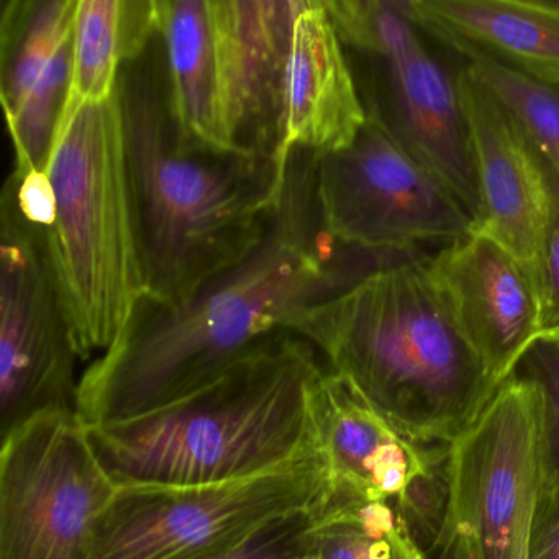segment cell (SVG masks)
Returning <instances> with one entry per match:
<instances>
[{
	"label": "cell",
	"instance_id": "4316f807",
	"mask_svg": "<svg viewBox=\"0 0 559 559\" xmlns=\"http://www.w3.org/2000/svg\"><path fill=\"white\" fill-rule=\"evenodd\" d=\"M543 163L548 175L549 217L533 280L542 310V335H545L559 329V171L545 159Z\"/></svg>",
	"mask_w": 559,
	"mask_h": 559
},
{
	"label": "cell",
	"instance_id": "4fadbf2b",
	"mask_svg": "<svg viewBox=\"0 0 559 559\" xmlns=\"http://www.w3.org/2000/svg\"><path fill=\"white\" fill-rule=\"evenodd\" d=\"M427 263L457 329L493 384H502L542 336L538 293L528 267L474 228Z\"/></svg>",
	"mask_w": 559,
	"mask_h": 559
},
{
	"label": "cell",
	"instance_id": "d6986e66",
	"mask_svg": "<svg viewBox=\"0 0 559 559\" xmlns=\"http://www.w3.org/2000/svg\"><path fill=\"white\" fill-rule=\"evenodd\" d=\"M155 34V0H78L70 94L60 129L84 106L112 99L123 64L142 55Z\"/></svg>",
	"mask_w": 559,
	"mask_h": 559
},
{
	"label": "cell",
	"instance_id": "ac0fdd59",
	"mask_svg": "<svg viewBox=\"0 0 559 559\" xmlns=\"http://www.w3.org/2000/svg\"><path fill=\"white\" fill-rule=\"evenodd\" d=\"M155 5L156 31L182 145L230 152L222 129L211 0H155Z\"/></svg>",
	"mask_w": 559,
	"mask_h": 559
},
{
	"label": "cell",
	"instance_id": "7a4b0ae2",
	"mask_svg": "<svg viewBox=\"0 0 559 559\" xmlns=\"http://www.w3.org/2000/svg\"><path fill=\"white\" fill-rule=\"evenodd\" d=\"M117 97L145 296L179 304L257 248L286 166L182 145L158 31L123 64Z\"/></svg>",
	"mask_w": 559,
	"mask_h": 559
},
{
	"label": "cell",
	"instance_id": "8992f818",
	"mask_svg": "<svg viewBox=\"0 0 559 559\" xmlns=\"http://www.w3.org/2000/svg\"><path fill=\"white\" fill-rule=\"evenodd\" d=\"M366 119L440 178L476 222L479 191L461 97L463 57L412 0H325Z\"/></svg>",
	"mask_w": 559,
	"mask_h": 559
},
{
	"label": "cell",
	"instance_id": "cb8c5ba5",
	"mask_svg": "<svg viewBox=\"0 0 559 559\" xmlns=\"http://www.w3.org/2000/svg\"><path fill=\"white\" fill-rule=\"evenodd\" d=\"M512 374L530 382L539 397L542 490L559 489V342L538 336Z\"/></svg>",
	"mask_w": 559,
	"mask_h": 559
},
{
	"label": "cell",
	"instance_id": "f1b7e54d",
	"mask_svg": "<svg viewBox=\"0 0 559 559\" xmlns=\"http://www.w3.org/2000/svg\"><path fill=\"white\" fill-rule=\"evenodd\" d=\"M545 335L551 336V338L558 340L559 342V329L552 330V332L545 333Z\"/></svg>",
	"mask_w": 559,
	"mask_h": 559
},
{
	"label": "cell",
	"instance_id": "6da1fadb",
	"mask_svg": "<svg viewBox=\"0 0 559 559\" xmlns=\"http://www.w3.org/2000/svg\"><path fill=\"white\" fill-rule=\"evenodd\" d=\"M317 155L290 150L280 198L260 243L179 304L143 296L126 329L80 379L87 427L148 414L198 391L310 307L411 254H376L326 234L316 191Z\"/></svg>",
	"mask_w": 559,
	"mask_h": 559
},
{
	"label": "cell",
	"instance_id": "ffe728a7",
	"mask_svg": "<svg viewBox=\"0 0 559 559\" xmlns=\"http://www.w3.org/2000/svg\"><path fill=\"white\" fill-rule=\"evenodd\" d=\"M78 0H4L0 19V97L14 116L73 34Z\"/></svg>",
	"mask_w": 559,
	"mask_h": 559
},
{
	"label": "cell",
	"instance_id": "5bb4252c",
	"mask_svg": "<svg viewBox=\"0 0 559 559\" xmlns=\"http://www.w3.org/2000/svg\"><path fill=\"white\" fill-rule=\"evenodd\" d=\"M460 87L479 191L473 228L515 254L533 276L549 217L545 163L509 107L464 58Z\"/></svg>",
	"mask_w": 559,
	"mask_h": 559
},
{
	"label": "cell",
	"instance_id": "30bf717a",
	"mask_svg": "<svg viewBox=\"0 0 559 559\" xmlns=\"http://www.w3.org/2000/svg\"><path fill=\"white\" fill-rule=\"evenodd\" d=\"M76 358L47 227L22 211L9 176L0 195L2 437L38 415L76 411Z\"/></svg>",
	"mask_w": 559,
	"mask_h": 559
},
{
	"label": "cell",
	"instance_id": "8fae6325",
	"mask_svg": "<svg viewBox=\"0 0 559 559\" xmlns=\"http://www.w3.org/2000/svg\"><path fill=\"white\" fill-rule=\"evenodd\" d=\"M316 191L330 238L368 253L447 247L474 227L450 188L371 120L352 145L317 156Z\"/></svg>",
	"mask_w": 559,
	"mask_h": 559
},
{
	"label": "cell",
	"instance_id": "7402d4cb",
	"mask_svg": "<svg viewBox=\"0 0 559 559\" xmlns=\"http://www.w3.org/2000/svg\"><path fill=\"white\" fill-rule=\"evenodd\" d=\"M71 64L73 34L45 68L17 112L5 117L14 146L12 175L17 178H25L34 173L47 175L70 94Z\"/></svg>",
	"mask_w": 559,
	"mask_h": 559
},
{
	"label": "cell",
	"instance_id": "3957f363",
	"mask_svg": "<svg viewBox=\"0 0 559 559\" xmlns=\"http://www.w3.org/2000/svg\"><path fill=\"white\" fill-rule=\"evenodd\" d=\"M323 368L293 332L264 342L186 397L87 427L117 487L212 486L283 469L322 450L313 392Z\"/></svg>",
	"mask_w": 559,
	"mask_h": 559
},
{
	"label": "cell",
	"instance_id": "e0dca14e",
	"mask_svg": "<svg viewBox=\"0 0 559 559\" xmlns=\"http://www.w3.org/2000/svg\"><path fill=\"white\" fill-rule=\"evenodd\" d=\"M451 50L474 51L542 83L559 84L555 0H412Z\"/></svg>",
	"mask_w": 559,
	"mask_h": 559
},
{
	"label": "cell",
	"instance_id": "ba28073f",
	"mask_svg": "<svg viewBox=\"0 0 559 559\" xmlns=\"http://www.w3.org/2000/svg\"><path fill=\"white\" fill-rule=\"evenodd\" d=\"M438 559H530L542 493L539 397L510 374L450 443Z\"/></svg>",
	"mask_w": 559,
	"mask_h": 559
},
{
	"label": "cell",
	"instance_id": "484cf974",
	"mask_svg": "<svg viewBox=\"0 0 559 559\" xmlns=\"http://www.w3.org/2000/svg\"><path fill=\"white\" fill-rule=\"evenodd\" d=\"M316 512L300 510L280 516L243 545L215 559H310V530Z\"/></svg>",
	"mask_w": 559,
	"mask_h": 559
},
{
	"label": "cell",
	"instance_id": "2e32d148",
	"mask_svg": "<svg viewBox=\"0 0 559 559\" xmlns=\"http://www.w3.org/2000/svg\"><path fill=\"white\" fill-rule=\"evenodd\" d=\"M355 76L325 0H302L294 22L284 100V153L317 156L355 142L366 123Z\"/></svg>",
	"mask_w": 559,
	"mask_h": 559
},
{
	"label": "cell",
	"instance_id": "277c9868",
	"mask_svg": "<svg viewBox=\"0 0 559 559\" xmlns=\"http://www.w3.org/2000/svg\"><path fill=\"white\" fill-rule=\"evenodd\" d=\"M289 330L415 443H451L497 389L444 306L427 258L374 271L300 313Z\"/></svg>",
	"mask_w": 559,
	"mask_h": 559
},
{
	"label": "cell",
	"instance_id": "83f0119b",
	"mask_svg": "<svg viewBox=\"0 0 559 559\" xmlns=\"http://www.w3.org/2000/svg\"><path fill=\"white\" fill-rule=\"evenodd\" d=\"M530 559H559V489L539 493L530 539Z\"/></svg>",
	"mask_w": 559,
	"mask_h": 559
},
{
	"label": "cell",
	"instance_id": "603a6c76",
	"mask_svg": "<svg viewBox=\"0 0 559 559\" xmlns=\"http://www.w3.org/2000/svg\"><path fill=\"white\" fill-rule=\"evenodd\" d=\"M456 53L509 107L539 156L559 171V84L542 83L523 76L474 51Z\"/></svg>",
	"mask_w": 559,
	"mask_h": 559
},
{
	"label": "cell",
	"instance_id": "5b68a950",
	"mask_svg": "<svg viewBox=\"0 0 559 559\" xmlns=\"http://www.w3.org/2000/svg\"><path fill=\"white\" fill-rule=\"evenodd\" d=\"M47 176L48 243L78 355H103L146 294L117 93L58 130Z\"/></svg>",
	"mask_w": 559,
	"mask_h": 559
},
{
	"label": "cell",
	"instance_id": "d4e9b609",
	"mask_svg": "<svg viewBox=\"0 0 559 559\" xmlns=\"http://www.w3.org/2000/svg\"><path fill=\"white\" fill-rule=\"evenodd\" d=\"M448 456L450 443H431L424 473L397 502L392 503L421 551L435 549L443 525L450 490Z\"/></svg>",
	"mask_w": 559,
	"mask_h": 559
},
{
	"label": "cell",
	"instance_id": "44dd1931",
	"mask_svg": "<svg viewBox=\"0 0 559 559\" xmlns=\"http://www.w3.org/2000/svg\"><path fill=\"white\" fill-rule=\"evenodd\" d=\"M310 559H425L394 506L332 489L310 530Z\"/></svg>",
	"mask_w": 559,
	"mask_h": 559
},
{
	"label": "cell",
	"instance_id": "f546056e",
	"mask_svg": "<svg viewBox=\"0 0 559 559\" xmlns=\"http://www.w3.org/2000/svg\"><path fill=\"white\" fill-rule=\"evenodd\" d=\"M555 2H556V4H558V5H559V0H555Z\"/></svg>",
	"mask_w": 559,
	"mask_h": 559
},
{
	"label": "cell",
	"instance_id": "52a82bcc",
	"mask_svg": "<svg viewBox=\"0 0 559 559\" xmlns=\"http://www.w3.org/2000/svg\"><path fill=\"white\" fill-rule=\"evenodd\" d=\"M332 489L322 450L234 483L119 487L91 559H215L280 516L319 510Z\"/></svg>",
	"mask_w": 559,
	"mask_h": 559
},
{
	"label": "cell",
	"instance_id": "7c38bea8",
	"mask_svg": "<svg viewBox=\"0 0 559 559\" xmlns=\"http://www.w3.org/2000/svg\"><path fill=\"white\" fill-rule=\"evenodd\" d=\"M302 0H211L228 150L286 166L284 100Z\"/></svg>",
	"mask_w": 559,
	"mask_h": 559
},
{
	"label": "cell",
	"instance_id": "9c48e42d",
	"mask_svg": "<svg viewBox=\"0 0 559 559\" xmlns=\"http://www.w3.org/2000/svg\"><path fill=\"white\" fill-rule=\"evenodd\" d=\"M117 484L76 411L38 415L2 437L0 559H91Z\"/></svg>",
	"mask_w": 559,
	"mask_h": 559
},
{
	"label": "cell",
	"instance_id": "9a60e30c",
	"mask_svg": "<svg viewBox=\"0 0 559 559\" xmlns=\"http://www.w3.org/2000/svg\"><path fill=\"white\" fill-rule=\"evenodd\" d=\"M313 408L335 492L395 503L424 473L431 443L404 437L345 376L323 369Z\"/></svg>",
	"mask_w": 559,
	"mask_h": 559
}]
</instances>
